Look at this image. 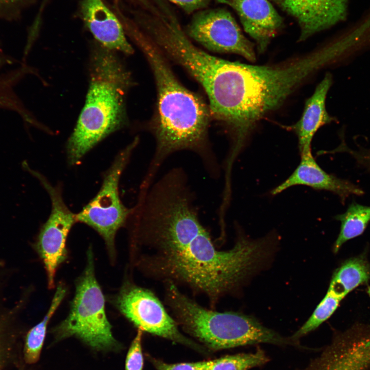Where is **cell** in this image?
I'll return each instance as SVG.
<instances>
[{"label":"cell","instance_id":"ffe728a7","mask_svg":"<svg viewBox=\"0 0 370 370\" xmlns=\"http://www.w3.org/2000/svg\"><path fill=\"white\" fill-rule=\"evenodd\" d=\"M341 299L327 292L311 316L290 338L299 342L300 339L317 329L334 313Z\"/></svg>","mask_w":370,"mask_h":370},{"label":"cell","instance_id":"603a6c76","mask_svg":"<svg viewBox=\"0 0 370 370\" xmlns=\"http://www.w3.org/2000/svg\"><path fill=\"white\" fill-rule=\"evenodd\" d=\"M150 361L156 370H205L206 364V361L169 364L153 357Z\"/></svg>","mask_w":370,"mask_h":370},{"label":"cell","instance_id":"8992f818","mask_svg":"<svg viewBox=\"0 0 370 370\" xmlns=\"http://www.w3.org/2000/svg\"><path fill=\"white\" fill-rule=\"evenodd\" d=\"M87 254L86 266L76 284L69 313L54 328V333L58 340L75 336L96 349H114L119 345L106 316L90 249Z\"/></svg>","mask_w":370,"mask_h":370},{"label":"cell","instance_id":"6da1fadb","mask_svg":"<svg viewBox=\"0 0 370 370\" xmlns=\"http://www.w3.org/2000/svg\"><path fill=\"white\" fill-rule=\"evenodd\" d=\"M136 238L149 250L140 267L153 280L202 294L213 307L237 288L267 256L270 238L239 237L229 250L217 249L193 203L166 204L153 212Z\"/></svg>","mask_w":370,"mask_h":370},{"label":"cell","instance_id":"30bf717a","mask_svg":"<svg viewBox=\"0 0 370 370\" xmlns=\"http://www.w3.org/2000/svg\"><path fill=\"white\" fill-rule=\"evenodd\" d=\"M33 174L48 192L51 202L49 217L39 235L37 248L46 271L49 288L54 287L58 266L66 258V242L68 234L75 223L76 214L65 203L60 185L52 186L39 173Z\"/></svg>","mask_w":370,"mask_h":370},{"label":"cell","instance_id":"4fadbf2b","mask_svg":"<svg viewBox=\"0 0 370 370\" xmlns=\"http://www.w3.org/2000/svg\"><path fill=\"white\" fill-rule=\"evenodd\" d=\"M306 186L331 192L343 201L350 195H362V190L350 182L328 174L317 163L311 152L301 154V161L293 173L271 191L276 195L295 186Z\"/></svg>","mask_w":370,"mask_h":370},{"label":"cell","instance_id":"44dd1931","mask_svg":"<svg viewBox=\"0 0 370 370\" xmlns=\"http://www.w3.org/2000/svg\"><path fill=\"white\" fill-rule=\"evenodd\" d=\"M299 370H353L338 356L328 351H322L304 367Z\"/></svg>","mask_w":370,"mask_h":370},{"label":"cell","instance_id":"52a82bcc","mask_svg":"<svg viewBox=\"0 0 370 370\" xmlns=\"http://www.w3.org/2000/svg\"><path fill=\"white\" fill-rule=\"evenodd\" d=\"M138 141L136 138L118 154L104 173L98 193L76 214L77 222L91 227L103 237L112 255L115 253L117 232L125 225L132 212V209L127 208L120 199L119 184L121 175Z\"/></svg>","mask_w":370,"mask_h":370},{"label":"cell","instance_id":"cb8c5ba5","mask_svg":"<svg viewBox=\"0 0 370 370\" xmlns=\"http://www.w3.org/2000/svg\"><path fill=\"white\" fill-rule=\"evenodd\" d=\"M181 8L186 13L190 14L206 9L211 0H168Z\"/></svg>","mask_w":370,"mask_h":370},{"label":"cell","instance_id":"9a60e30c","mask_svg":"<svg viewBox=\"0 0 370 370\" xmlns=\"http://www.w3.org/2000/svg\"><path fill=\"white\" fill-rule=\"evenodd\" d=\"M331 84L332 77L327 73L312 95L306 100L299 120L287 127L297 136L300 154L311 152V143L315 133L321 126L334 120L325 106L327 94Z\"/></svg>","mask_w":370,"mask_h":370},{"label":"cell","instance_id":"d4e9b609","mask_svg":"<svg viewBox=\"0 0 370 370\" xmlns=\"http://www.w3.org/2000/svg\"><path fill=\"white\" fill-rule=\"evenodd\" d=\"M16 1H17V0H0V4H3V5L11 4Z\"/></svg>","mask_w":370,"mask_h":370},{"label":"cell","instance_id":"8fae6325","mask_svg":"<svg viewBox=\"0 0 370 370\" xmlns=\"http://www.w3.org/2000/svg\"><path fill=\"white\" fill-rule=\"evenodd\" d=\"M294 17L300 28L299 41L344 21L349 0H271Z\"/></svg>","mask_w":370,"mask_h":370},{"label":"cell","instance_id":"2e32d148","mask_svg":"<svg viewBox=\"0 0 370 370\" xmlns=\"http://www.w3.org/2000/svg\"><path fill=\"white\" fill-rule=\"evenodd\" d=\"M370 279V264L362 256L345 261L334 272L328 292L342 300L346 295Z\"/></svg>","mask_w":370,"mask_h":370},{"label":"cell","instance_id":"7402d4cb","mask_svg":"<svg viewBox=\"0 0 370 370\" xmlns=\"http://www.w3.org/2000/svg\"><path fill=\"white\" fill-rule=\"evenodd\" d=\"M142 330L138 329L128 349L125 360V370H142L143 357L142 351Z\"/></svg>","mask_w":370,"mask_h":370},{"label":"cell","instance_id":"7a4b0ae2","mask_svg":"<svg viewBox=\"0 0 370 370\" xmlns=\"http://www.w3.org/2000/svg\"><path fill=\"white\" fill-rule=\"evenodd\" d=\"M131 35L147 60L157 89L156 110L151 126L156 147L145 177L153 180L165 159L182 150L193 151L213 165L207 135L211 117L209 106L199 95L182 85L166 57L141 30H135Z\"/></svg>","mask_w":370,"mask_h":370},{"label":"cell","instance_id":"d6986e66","mask_svg":"<svg viewBox=\"0 0 370 370\" xmlns=\"http://www.w3.org/2000/svg\"><path fill=\"white\" fill-rule=\"evenodd\" d=\"M269 361L265 351L258 347L254 352L240 353L206 361L205 370H249Z\"/></svg>","mask_w":370,"mask_h":370},{"label":"cell","instance_id":"5b68a950","mask_svg":"<svg viewBox=\"0 0 370 370\" xmlns=\"http://www.w3.org/2000/svg\"><path fill=\"white\" fill-rule=\"evenodd\" d=\"M164 303L178 326L203 345L220 350L261 343L301 346L261 324L254 318L206 308L171 283L164 284Z\"/></svg>","mask_w":370,"mask_h":370},{"label":"cell","instance_id":"e0dca14e","mask_svg":"<svg viewBox=\"0 0 370 370\" xmlns=\"http://www.w3.org/2000/svg\"><path fill=\"white\" fill-rule=\"evenodd\" d=\"M336 218L341 222L340 233L334 246V252L336 253L344 243L364 231L370 222V206L353 202L344 213Z\"/></svg>","mask_w":370,"mask_h":370},{"label":"cell","instance_id":"5bb4252c","mask_svg":"<svg viewBox=\"0 0 370 370\" xmlns=\"http://www.w3.org/2000/svg\"><path fill=\"white\" fill-rule=\"evenodd\" d=\"M81 12L86 26L101 46L114 52L133 53L121 24L103 0H82Z\"/></svg>","mask_w":370,"mask_h":370},{"label":"cell","instance_id":"3957f363","mask_svg":"<svg viewBox=\"0 0 370 370\" xmlns=\"http://www.w3.org/2000/svg\"><path fill=\"white\" fill-rule=\"evenodd\" d=\"M336 55L330 46L278 65L235 62L233 96L226 126L232 142L229 158L235 160L259 122L279 108L298 87Z\"/></svg>","mask_w":370,"mask_h":370},{"label":"cell","instance_id":"277c9868","mask_svg":"<svg viewBox=\"0 0 370 370\" xmlns=\"http://www.w3.org/2000/svg\"><path fill=\"white\" fill-rule=\"evenodd\" d=\"M86 100L66 144L70 165L127 121L126 97L133 83L131 74L115 52L100 45L90 55Z\"/></svg>","mask_w":370,"mask_h":370},{"label":"cell","instance_id":"ba28073f","mask_svg":"<svg viewBox=\"0 0 370 370\" xmlns=\"http://www.w3.org/2000/svg\"><path fill=\"white\" fill-rule=\"evenodd\" d=\"M119 310L139 329L204 352L205 348L184 336L155 293L128 284L117 299Z\"/></svg>","mask_w":370,"mask_h":370},{"label":"cell","instance_id":"9c48e42d","mask_svg":"<svg viewBox=\"0 0 370 370\" xmlns=\"http://www.w3.org/2000/svg\"><path fill=\"white\" fill-rule=\"evenodd\" d=\"M184 30L189 38L210 51L236 54L251 62L256 60L254 44L244 35L235 18L225 8L196 12Z\"/></svg>","mask_w":370,"mask_h":370},{"label":"cell","instance_id":"7c38bea8","mask_svg":"<svg viewBox=\"0 0 370 370\" xmlns=\"http://www.w3.org/2000/svg\"><path fill=\"white\" fill-rule=\"evenodd\" d=\"M233 8L245 31L255 42L258 53L267 49L284 25L283 18L269 0H216Z\"/></svg>","mask_w":370,"mask_h":370},{"label":"cell","instance_id":"ac0fdd59","mask_svg":"<svg viewBox=\"0 0 370 370\" xmlns=\"http://www.w3.org/2000/svg\"><path fill=\"white\" fill-rule=\"evenodd\" d=\"M66 293L63 284L58 285L51 305L44 319L28 332L25 339L24 357L29 364L34 363L39 359L45 340L48 323L60 305Z\"/></svg>","mask_w":370,"mask_h":370}]
</instances>
